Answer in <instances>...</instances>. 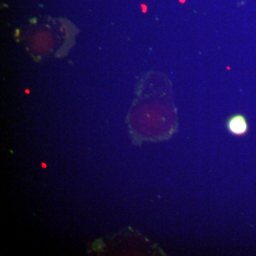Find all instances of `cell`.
<instances>
[{"label": "cell", "instance_id": "2", "mask_svg": "<svg viewBox=\"0 0 256 256\" xmlns=\"http://www.w3.org/2000/svg\"><path fill=\"white\" fill-rule=\"evenodd\" d=\"M42 168H43V169H46L47 168V164L45 162H42Z\"/></svg>", "mask_w": 256, "mask_h": 256}, {"label": "cell", "instance_id": "1", "mask_svg": "<svg viewBox=\"0 0 256 256\" xmlns=\"http://www.w3.org/2000/svg\"><path fill=\"white\" fill-rule=\"evenodd\" d=\"M228 128L234 134H242L247 130V124L242 116H236L228 122Z\"/></svg>", "mask_w": 256, "mask_h": 256}]
</instances>
